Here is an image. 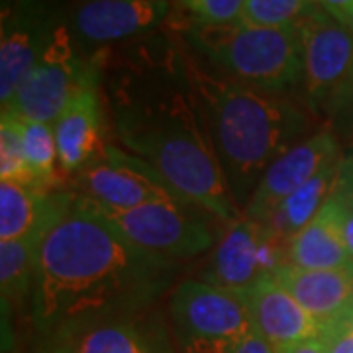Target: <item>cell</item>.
I'll return each instance as SVG.
<instances>
[{
  "label": "cell",
  "mask_w": 353,
  "mask_h": 353,
  "mask_svg": "<svg viewBox=\"0 0 353 353\" xmlns=\"http://www.w3.org/2000/svg\"><path fill=\"white\" fill-rule=\"evenodd\" d=\"M175 269L141 252L77 196L39 248L32 316L39 330L57 336L88 322L134 316L165 292Z\"/></svg>",
  "instance_id": "cell-1"
},
{
  "label": "cell",
  "mask_w": 353,
  "mask_h": 353,
  "mask_svg": "<svg viewBox=\"0 0 353 353\" xmlns=\"http://www.w3.org/2000/svg\"><path fill=\"white\" fill-rule=\"evenodd\" d=\"M114 132L122 150L141 159L167 189L232 226L243 212L228 189L192 88L116 99Z\"/></svg>",
  "instance_id": "cell-2"
},
{
  "label": "cell",
  "mask_w": 353,
  "mask_h": 353,
  "mask_svg": "<svg viewBox=\"0 0 353 353\" xmlns=\"http://www.w3.org/2000/svg\"><path fill=\"white\" fill-rule=\"evenodd\" d=\"M204 128L241 212L267 169L310 134V110L285 94L201 69L189 75Z\"/></svg>",
  "instance_id": "cell-3"
},
{
  "label": "cell",
  "mask_w": 353,
  "mask_h": 353,
  "mask_svg": "<svg viewBox=\"0 0 353 353\" xmlns=\"http://www.w3.org/2000/svg\"><path fill=\"white\" fill-rule=\"evenodd\" d=\"M189 38L206 59L240 83L277 94L301 87L299 28H259L245 22L194 24Z\"/></svg>",
  "instance_id": "cell-4"
},
{
  "label": "cell",
  "mask_w": 353,
  "mask_h": 353,
  "mask_svg": "<svg viewBox=\"0 0 353 353\" xmlns=\"http://www.w3.org/2000/svg\"><path fill=\"white\" fill-rule=\"evenodd\" d=\"M88 204L141 252L169 263L179 265L214 250L224 236L222 220L183 199L155 201L130 210H112L90 201Z\"/></svg>",
  "instance_id": "cell-5"
},
{
  "label": "cell",
  "mask_w": 353,
  "mask_h": 353,
  "mask_svg": "<svg viewBox=\"0 0 353 353\" xmlns=\"http://www.w3.org/2000/svg\"><path fill=\"white\" fill-rule=\"evenodd\" d=\"M88 65L77 53L69 26L57 22L34 69L2 112L53 126L83 83Z\"/></svg>",
  "instance_id": "cell-6"
},
{
  "label": "cell",
  "mask_w": 353,
  "mask_h": 353,
  "mask_svg": "<svg viewBox=\"0 0 353 353\" xmlns=\"http://www.w3.org/2000/svg\"><path fill=\"white\" fill-rule=\"evenodd\" d=\"M289 263V241L283 240L265 222L241 218L228 226L214 245L202 271V281L232 290L245 292L265 279L275 277Z\"/></svg>",
  "instance_id": "cell-7"
},
{
  "label": "cell",
  "mask_w": 353,
  "mask_h": 353,
  "mask_svg": "<svg viewBox=\"0 0 353 353\" xmlns=\"http://www.w3.org/2000/svg\"><path fill=\"white\" fill-rule=\"evenodd\" d=\"M304 106L324 114L353 69V32L322 6L299 26Z\"/></svg>",
  "instance_id": "cell-8"
},
{
  "label": "cell",
  "mask_w": 353,
  "mask_h": 353,
  "mask_svg": "<svg viewBox=\"0 0 353 353\" xmlns=\"http://www.w3.org/2000/svg\"><path fill=\"white\" fill-rule=\"evenodd\" d=\"M169 312L179 345L232 338L255 330L241 294L202 279H189L176 285L169 301Z\"/></svg>",
  "instance_id": "cell-9"
},
{
  "label": "cell",
  "mask_w": 353,
  "mask_h": 353,
  "mask_svg": "<svg viewBox=\"0 0 353 353\" xmlns=\"http://www.w3.org/2000/svg\"><path fill=\"white\" fill-rule=\"evenodd\" d=\"M75 187L79 196L112 210L179 199L141 159L112 145H106L101 159L77 171Z\"/></svg>",
  "instance_id": "cell-10"
},
{
  "label": "cell",
  "mask_w": 353,
  "mask_h": 353,
  "mask_svg": "<svg viewBox=\"0 0 353 353\" xmlns=\"http://www.w3.org/2000/svg\"><path fill=\"white\" fill-rule=\"evenodd\" d=\"M343 159L340 139L324 128L283 153L267 169L263 179L243 208V218L265 222L296 190L306 187L316 175Z\"/></svg>",
  "instance_id": "cell-11"
},
{
  "label": "cell",
  "mask_w": 353,
  "mask_h": 353,
  "mask_svg": "<svg viewBox=\"0 0 353 353\" xmlns=\"http://www.w3.org/2000/svg\"><path fill=\"white\" fill-rule=\"evenodd\" d=\"M57 24L39 0H18L2 16L0 36V102H12L24 79L30 75Z\"/></svg>",
  "instance_id": "cell-12"
},
{
  "label": "cell",
  "mask_w": 353,
  "mask_h": 353,
  "mask_svg": "<svg viewBox=\"0 0 353 353\" xmlns=\"http://www.w3.org/2000/svg\"><path fill=\"white\" fill-rule=\"evenodd\" d=\"M59 167L67 175H75L88 163L101 159L102 112L99 97V71L90 63L83 83L79 85L63 112L53 124Z\"/></svg>",
  "instance_id": "cell-13"
},
{
  "label": "cell",
  "mask_w": 353,
  "mask_h": 353,
  "mask_svg": "<svg viewBox=\"0 0 353 353\" xmlns=\"http://www.w3.org/2000/svg\"><path fill=\"white\" fill-rule=\"evenodd\" d=\"M169 10V0H79L73 30L88 43H110L157 28Z\"/></svg>",
  "instance_id": "cell-14"
},
{
  "label": "cell",
  "mask_w": 353,
  "mask_h": 353,
  "mask_svg": "<svg viewBox=\"0 0 353 353\" xmlns=\"http://www.w3.org/2000/svg\"><path fill=\"white\" fill-rule=\"evenodd\" d=\"M241 299L250 310L253 328L271 343L273 350L318 338L322 332V326L294 301L289 290L279 285L275 277L265 279L241 292Z\"/></svg>",
  "instance_id": "cell-15"
},
{
  "label": "cell",
  "mask_w": 353,
  "mask_h": 353,
  "mask_svg": "<svg viewBox=\"0 0 353 353\" xmlns=\"http://www.w3.org/2000/svg\"><path fill=\"white\" fill-rule=\"evenodd\" d=\"M59 338L55 353H171L163 330L128 316L81 324Z\"/></svg>",
  "instance_id": "cell-16"
},
{
  "label": "cell",
  "mask_w": 353,
  "mask_h": 353,
  "mask_svg": "<svg viewBox=\"0 0 353 353\" xmlns=\"http://www.w3.org/2000/svg\"><path fill=\"white\" fill-rule=\"evenodd\" d=\"M75 201L77 194L69 190L41 192L24 183L0 181V241L51 230L73 210Z\"/></svg>",
  "instance_id": "cell-17"
},
{
  "label": "cell",
  "mask_w": 353,
  "mask_h": 353,
  "mask_svg": "<svg viewBox=\"0 0 353 353\" xmlns=\"http://www.w3.org/2000/svg\"><path fill=\"white\" fill-rule=\"evenodd\" d=\"M275 279L322 328L340 320L353 304V269H303L287 263Z\"/></svg>",
  "instance_id": "cell-18"
},
{
  "label": "cell",
  "mask_w": 353,
  "mask_h": 353,
  "mask_svg": "<svg viewBox=\"0 0 353 353\" xmlns=\"http://www.w3.org/2000/svg\"><path fill=\"white\" fill-rule=\"evenodd\" d=\"M289 263L303 269H353L332 196L320 212L290 238Z\"/></svg>",
  "instance_id": "cell-19"
},
{
  "label": "cell",
  "mask_w": 353,
  "mask_h": 353,
  "mask_svg": "<svg viewBox=\"0 0 353 353\" xmlns=\"http://www.w3.org/2000/svg\"><path fill=\"white\" fill-rule=\"evenodd\" d=\"M340 163L328 167L326 171L316 175L306 187L296 190L265 220V224L271 230H275V234H279L283 240L290 241V238L301 228L306 226L334 194L336 185H338Z\"/></svg>",
  "instance_id": "cell-20"
},
{
  "label": "cell",
  "mask_w": 353,
  "mask_h": 353,
  "mask_svg": "<svg viewBox=\"0 0 353 353\" xmlns=\"http://www.w3.org/2000/svg\"><path fill=\"white\" fill-rule=\"evenodd\" d=\"M50 230H38L22 240L0 241V289L4 301L32 292L39 248Z\"/></svg>",
  "instance_id": "cell-21"
},
{
  "label": "cell",
  "mask_w": 353,
  "mask_h": 353,
  "mask_svg": "<svg viewBox=\"0 0 353 353\" xmlns=\"http://www.w3.org/2000/svg\"><path fill=\"white\" fill-rule=\"evenodd\" d=\"M22 126V141H24L26 163L30 167V173L34 176L36 189L43 192H55L59 185L57 165H59V152L55 132L51 124L24 120L20 118Z\"/></svg>",
  "instance_id": "cell-22"
},
{
  "label": "cell",
  "mask_w": 353,
  "mask_h": 353,
  "mask_svg": "<svg viewBox=\"0 0 353 353\" xmlns=\"http://www.w3.org/2000/svg\"><path fill=\"white\" fill-rule=\"evenodd\" d=\"M316 0H245L241 22L259 28H299Z\"/></svg>",
  "instance_id": "cell-23"
},
{
  "label": "cell",
  "mask_w": 353,
  "mask_h": 353,
  "mask_svg": "<svg viewBox=\"0 0 353 353\" xmlns=\"http://www.w3.org/2000/svg\"><path fill=\"white\" fill-rule=\"evenodd\" d=\"M0 181H14L36 187L30 167L26 163L20 118L6 112H2L0 118Z\"/></svg>",
  "instance_id": "cell-24"
},
{
  "label": "cell",
  "mask_w": 353,
  "mask_h": 353,
  "mask_svg": "<svg viewBox=\"0 0 353 353\" xmlns=\"http://www.w3.org/2000/svg\"><path fill=\"white\" fill-rule=\"evenodd\" d=\"M181 350L183 353H275L271 343L257 330L220 340L189 341L183 343Z\"/></svg>",
  "instance_id": "cell-25"
},
{
  "label": "cell",
  "mask_w": 353,
  "mask_h": 353,
  "mask_svg": "<svg viewBox=\"0 0 353 353\" xmlns=\"http://www.w3.org/2000/svg\"><path fill=\"white\" fill-rule=\"evenodd\" d=\"M194 24L226 26L241 22L245 0H181Z\"/></svg>",
  "instance_id": "cell-26"
},
{
  "label": "cell",
  "mask_w": 353,
  "mask_h": 353,
  "mask_svg": "<svg viewBox=\"0 0 353 353\" xmlns=\"http://www.w3.org/2000/svg\"><path fill=\"white\" fill-rule=\"evenodd\" d=\"M324 116L328 118L330 130L352 139L353 143V69L343 87L336 92Z\"/></svg>",
  "instance_id": "cell-27"
},
{
  "label": "cell",
  "mask_w": 353,
  "mask_h": 353,
  "mask_svg": "<svg viewBox=\"0 0 353 353\" xmlns=\"http://www.w3.org/2000/svg\"><path fill=\"white\" fill-rule=\"evenodd\" d=\"M320 340L326 345V353H353V330L343 320L326 324L320 332Z\"/></svg>",
  "instance_id": "cell-28"
},
{
  "label": "cell",
  "mask_w": 353,
  "mask_h": 353,
  "mask_svg": "<svg viewBox=\"0 0 353 353\" xmlns=\"http://www.w3.org/2000/svg\"><path fill=\"white\" fill-rule=\"evenodd\" d=\"M334 194L353 208V153L343 155L338 171V185Z\"/></svg>",
  "instance_id": "cell-29"
},
{
  "label": "cell",
  "mask_w": 353,
  "mask_h": 353,
  "mask_svg": "<svg viewBox=\"0 0 353 353\" xmlns=\"http://www.w3.org/2000/svg\"><path fill=\"white\" fill-rule=\"evenodd\" d=\"M332 199H334V206H336V218H338L341 238H343L350 257L353 259V208L340 201L336 194H332Z\"/></svg>",
  "instance_id": "cell-30"
},
{
  "label": "cell",
  "mask_w": 353,
  "mask_h": 353,
  "mask_svg": "<svg viewBox=\"0 0 353 353\" xmlns=\"http://www.w3.org/2000/svg\"><path fill=\"white\" fill-rule=\"evenodd\" d=\"M275 353H326V345L324 341L318 338H310V340L296 341V343H290L285 345L281 350H275Z\"/></svg>",
  "instance_id": "cell-31"
},
{
  "label": "cell",
  "mask_w": 353,
  "mask_h": 353,
  "mask_svg": "<svg viewBox=\"0 0 353 353\" xmlns=\"http://www.w3.org/2000/svg\"><path fill=\"white\" fill-rule=\"evenodd\" d=\"M318 6H322L334 18H341V14L345 12L353 4V0H316Z\"/></svg>",
  "instance_id": "cell-32"
},
{
  "label": "cell",
  "mask_w": 353,
  "mask_h": 353,
  "mask_svg": "<svg viewBox=\"0 0 353 353\" xmlns=\"http://www.w3.org/2000/svg\"><path fill=\"white\" fill-rule=\"evenodd\" d=\"M338 20H340V22H343V24L347 26V28H350V30L353 32V4L350 6V8H347V10H345V12L341 14V18H338Z\"/></svg>",
  "instance_id": "cell-33"
},
{
  "label": "cell",
  "mask_w": 353,
  "mask_h": 353,
  "mask_svg": "<svg viewBox=\"0 0 353 353\" xmlns=\"http://www.w3.org/2000/svg\"><path fill=\"white\" fill-rule=\"evenodd\" d=\"M340 320H343V322L353 330V304L347 308V310H345V312H343V316H341Z\"/></svg>",
  "instance_id": "cell-34"
},
{
  "label": "cell",
  "mask_w": 353,
  "mask_h": 353,
  "mask_svg": "<svg viewBox=\"0 0 353 353\" xmlns=\"http://www.w3.org/2000/svg\"><path fill=\"white\" fill-rule=\"evenodd\" d=\"M51 353H55V352H51Z\"/></svg>",
  "instance_id": "cell-35"
}]
</instances>
